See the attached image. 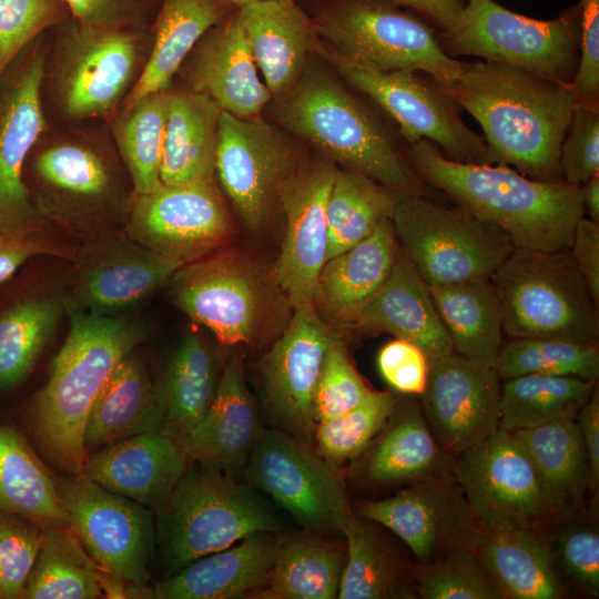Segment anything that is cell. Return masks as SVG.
<instances>
[{
  "mask_svg": "<svg viewBox=\"0 0 599 599\" xmlns=\"http://www.w3.org/2000/svg\"><path fill=\"white\" fill-rule=\"evenodd\" d=\"M439 84L480 124L497 164L535 180H562L560 149L575 106L570 87L486 60L464 61L456 78Z\"/></svg>",
  "mask_w": 599,
  "mask_h": 599,
  "instance_id": "6da1fadb",
  "label": "cell"
},
{
  "mask_svg": "<svg viewBox=\"0 0 599 599\" xmlns=\"http://www.w3.org/2000/svg\"><path fill=\"white\" fill-rule=\"evenodd\" d=\"M403 153L424 185L446 193L458 206L498 226L515 247L569 250L583 216L580 185L535 180L506 164L456 162L428 140L407 144Z\"/></svg>",
  "mask_w": 599,
  "mask_h": 599,
  "instance_id": "7a4b0ae2",
  "label": "cell"
},
{
  "mask_svg": "<svg viewBox=\"0 0 599 599\" xmlns=\"http://www.w3.org/2000/svg\"><path fill=\"white\" fill-rule=\"evenodd\" d=\"M145 336L138 318L71 309L68 336L32 405V425L42 449L67 471L81 473L91 407L119 362Z\"/></svg>",
  "mask_w": 599,
  "mask_h": 599,
  "instance_id": "3957f363",
  "label": "cell"
},
{
  "mask_svg": "<svg viewBox=\"0 0 599 599\" xmlns=\"http://www.w3.org/2000/svg\"><path fill=\"white\" fill-rule=\"evenodd\" d=\"M278 101L276 116L281 124L334 163L402 196L422 195L424 184L408 166L392 130L331 74L306 67Z\"/></svg>",
  "mask_w": 599,
  "mask_h": 599,
  "instance_id": "277c9868",
  "label": "cell"
},
{
  "mask_svg": "<svg viewBox=\"0 0 599 599\" xmlns=\"http://www.w3.org/2000/svg\"><path fill=\"white\" fill-rule=\"evenodd\" d=\"M158 511L156 537L170 575L251 535L278 529L250 486L194 461Z\"/></svg>",
  "mask_w": 599,
  "mask_h": 599,
  "instance_id": "5b68a950",
  "label": "cell"
},
{
  "mask_svg": "<svg viewBox=\"0 0 599 599\" xmlns=\"http://www.w3.org/2000/svg\"><path fill=\"white\" fill-rule=\"evenodd\" d=\"M490 281L499 297L506 338L598 344L599 307L569 250L515 247Z\"/></svg>",
  "mask_w": 599,
  "mask_h": 599,
  "instance_id": "8992f818",
  "label": "cell"
},
{
  "mask_svg": "<svg viewBox=\"0 0 599 599\" xmlns=\"http://www.w3.org/2000/svg\"><path fill=\"white\" fill-rule=\"evenodd\" d=\"M23 176L44 222L83 242L123 230L132 193H125L116 170L93 144L80 139H40Z\"/></svg>",
  "mask_w": 599,
  "mask_h": 599,
  "instance_id": "52a82bcc",
  "label": "cell"
},
{
  "mask_svg": "<svg viewBox=\"0 0 599 599\" xmlns=\"http://www.w3.org/2000/svg\"><path fill=\"white\" fill-rule=\"evenodd\" d=\"M580 4L540 20L514 12L495 0H467L457 26L437 32L444 52L478 57L570 87L580 58Z\"/></svg>",
  "mask_w": 599,
  "mask_h": 599,
  "instance_id": "ba28073f",
  "label": "cell"
},
{
  "mask_svg": "<svg viewBox=\"0 0 599 599\" xmlns=\"http://www.w3.org/2000/svg\"><path fill=\"white\" fill-rule=\"evenodd\" d=\"M312 20L319 40L368 69L420 70L444 82L464 62L444 52L434 26L389 0H326Z\"/></svg>",
  "mask_w": 599,
  "mask_h": 599,
  "instance_id": "9c48e42d",
  "label": "cell"
},
{
  "mask_svg": "<svg viewBox=\"0 0 599 599\" xmlns=\"http://www.w3.org/2000/svg\"><path fill=\"white\" fill-rule=\"evenodd\" d=\"M392 223L400 251L429 287L490 278L515 248L495 224L422 195L402 197Z\"/></svg>",
  "mask_w": 599,
  "mask_h": 599,
  "instance_id": "30bf717a",
  "label": "cell"
},
{
  "mask_svg": "<svg viewBox=\"0 0 599 599\" xmlns=\"http://www.w3.org/2000/svg\"><path fill=\"white\" fill-rule=\"evenodd\" d=\"M313 49L388 115L406 144L428 140L453 161L497 163L483 135L463 121L460 106L432 74L420 70L368 69L349 61L318 38Z\"/></svg>",
  "mask_w": 599,
  "mask_h": 599,
  "instance_id": "8fae6325",
  "label": "cell"
},
{
  "mask_svg": "<svg viewBox=\"0 0 599 599\" xmlns=\"http://www.w3.org/2000/svg\"><path fill=\"white\" fill-rule=\"evenodd\" d=\"M170 284L173 303L224 345L256 341L286 298L273 273L235 251L184 264Z\"/></svg>",
  "mask_w": 599,
  "mask_h": 599,
  "instance_id": "7c38bea8",
  "label": "cell"
},
{
  "mask_svg": "<svg viewBox=\"0 0 599 599\" xmlns=\"http://www.w3.org/2000/svg\"><path fill=\"white\" fill-rule=\"evenodd\" d=\"M146 58L138 28H93L73 19L64 23L51 69L59 112L72 121L114 114Z\"/></svg>",
  "mask_w": 599,
  "mask_h": 599,
  "instance_id": "4fadbf2b",
  "label": "cell"
},
{
  "mask_svg": "<svg viewBox=\"0 0 599 599\" xmlns=\"http://www.w3.org/2000/svg\"><path fill=\"white\" fill-rule=\"evenodd\" d=\"M451 475L480 526L550 528L562 518L512 434L504 429L455 456Z\"/></svg>",
  "mask_w": 599,
  "mask_h": 599,
  "instance_id": "5bb4252c",
  "label": "cell"
},
{
  "mask_svg": "<svg viewBox=\"0 0 599 599\" xmlns=\"http://www.w3.org/2000/svg\"><path fill=\"white\" fill-rule=\"evenodd\" d=\"M245 476L308 531L341 532L353 512L338 469L278 428L261 432L245 463Z\"/></svg>",
  "mask_w": 599,
  "mask_h": 599,
  "instance_id": "9a60e30c",
  "label": "cell"
},
{
  "mask_svg": "<svg viewBox=\"0 0 599 599\" xmlns=\"http://www.w3.org/2000/svg\"><path fill=\"white\" fill-rule=\"evenodd\" d=\"M68 524L91 559L110 576L145 587L154 549L151 509L81 473L55 479Z\"/></svg>",
  "mask_w": 599,
  "mask_h": 599,
  "instance_id": "2e32d148",
  "label": "cell"
},
{
  "mask_svg": "<svg viewBox=\"0 0 599 599\" xmlns=\"http://www.w3.org/2000/svg\"><path fill=\"white\" fill-rule=\"evenodd\" d=\"M38 38L0 79V233L31 234L44 220L26 184V163L45 130L47 52Z\"/></svg>",
  "mask_w": 599,
  "mask_h": 599,
  "instance_id": "e0dca14e",
  "label": "cell"
},
{
  "mask_svg": "<svg viewBox=\"0 0 599 599\" xmlns=\"http://www.w3.org/2000/svg\"><path fill=\"white\" fill-rule=\"evenodd\" d=\"M123 231L163 256L187 264L224 246L234 223L215 182L132 193Z\"/></svg>",
  "mask_w": 599,
  "mask_h": 599,
  "instance_id": "ac0fdd59",
  "label": "cell"
},
{
  "mask_svg": "<svg viewBox=\"0 0 599 599\" xmlns=\"http://www.w3.org/2000/svg\"><path fill=\"white\" fill-rule=\"evenodd\" d=\"M300 166L292 143L261 116L243 119L222 111L215 175L250 229L263 226L280 207L281 195Z\"/></svg>",
  "mask_w": 599,
  "mask_h": 599,
  "instance_id": "d6986e66",
  "label": "cell"
},
{
  "mask_svg": "<svg viewBox=\"0 0 599 599\" xmlns=\"http://www.w3.org/2000/svg\"><path fill=\"white\" fill-rule=\"evenodd\" d=\"M71 309L115 315L170 283L183 263L143 246L123 230L83 242L73 256Z\"/></svg>",
  "mask_w": 599,
  "mask_h": 599,
  "instance_id": "ffe728a7",
  "label": "cell"
},
{
  "mask_svg": "<svg viewBox=\"0 0 599 599\" xmlns=\"http://www.w3.org/2000/svg\"><path fill=\"white\" fill-rule=\"evenodd\" d=\"M338 337L314 304L295 307L260 362L263 402L275 428L312 447L314 393L326 354Z\"/></svg>",
  "mask_w": 599,
  "mask_h": 599,
  "instance_id": "44dd1931",
  "label": "cell"
},
{
  "mask_svg": "<svg viewBox=\"0 0 599 599\" xmlns=\"http://www.w3.org/2000/svg\"><path fill=\"white\" fill-rule=\"evenodd\" d=\"M337 171L329 159L300 166L281 195L286 225L273 274L293 308L314 304L328 258L327 202Z\"/></svg>",
  "mask_w": 599,
  "mask_h": 599,
  "instance_id": "7402d4cb",
  "label": "cell"
},
{
  "mask_svg": "<svg viewBox=\"0 0 599 599\" xmlns=\"http://www.w3.org/2000/svg\"><path fill=\"white\" fill-rule=\"evenodd\" d=\"M501 380L455 353L429 359L418 396L426 423L440 447L454 457L499 429Z\"/></svg>",
  "mask_w": 599,
  "mask_h": 599,
  "instance_id": "603a6c76",
  "label": "cell"
},
{
  "mask_svg": "<svg viewBox=\"0 0 599 599\" xmlns=\"http://www.w3.org/2000/svg\"><path fill=\"white\" fill-rule=\"evenodd\" d=\"M354 511L394 532L426 564L460 542L474 521L453 475L419 481L379 500L361 502Z\"/></svg>",
  "mask_w": 599,
  "mask_h": 599,
  "instance_id": "cb8c5ba5",
  "label": "cell"
},
{
  "mask_svg": "<svg viewBox=\"0 0 599 599\" xmlns=\"http://www.w3.org/2000/svg\"><path fill=\"white\" fill-rule=\"evenodd\" d=\"M454 456L433 436L418 396H397L385 425L354 460L352 473L372 487L409 486L451 475Z\"/></svg>",
  "mask_w": 599,
  "mask_h": 599,
  "instance_id": "d4e9b609",
  "label": "cell"
},
{
  "mask_svg": "<svg viewBox=\"0 0 599 599\" xmlns=\"http://www.w3.org/2000/svg\"><path fill=\"white\" fill-rule=\"evenodd\" d=\"M190 463L180 441L156 430L121 439L89 454L81 474L114 494L158 510Z\"/></svg>",
  "mask_w": 599,
  "mask_h": 599,
  "instance_id": "484cf974",
  "label": "cell"
},
{
  "mask_svg": "<svg viewBox=\"0 0 599 599\" xmlns=\"http://www.w3.org/2000/svg\"><path fill=\"white\" fill-rule=\"evenodd\" d=\"M192 51L186 77L191 91L207 95L222 111L237 118L260 116L272 93L260 78L236 9L212 27Z\"/></svg>",
  "mask_w": 599,
  "mask_h": 599,
  "instance_id": "4316f807",
  "label": "cell"
},
{
  "mask_svg": "<svg viewBox=\"0 0 599 599\" xmlns=\"http://www.w3.org/2000/svg\"><path fill=\"white\" fill-rule=\"evenodd\" d=\"M550 528H488L475 520L461 536L502 599H560Z\"/></svg>",
  "mask_w": 599,
  "mask_h": 599,
  "instance_id": "83f0119b",
  "label": "cell"
},
{
  "mask_svg": "<svg viewBox=\"0 0 599 599\" xmlns=\"http://www.w3.org/2000/svg\"><path fill=\"white\" fill-rule=\"evenodd\" d=\"M262 430L246 385L243 357L235 354L223 366L209 412L181 445L191 461L235 476L245 466Z\"/></svg>",
  "mask_w": 599,
  "mask_h": 599,
  "instance_id": "f1b7e54d",
  "label": "cell"
},
{
  "mask_svg": "<svg viewBox=\"0 0 599 599\" xmlns=\"http://www.w3.org/2000/svg\"><path fill=\"white\" fill-rule=\"evenodd\" d=\"M347 326L384 332L420 347L427 357L454 353L449 334L435 307L429 286L399 253L387 281Z\"/></svg>",
  "mask_w": 599,
  "mask_h": 599,
  "instance_id": "f546056e",
  "label": "cell"
},
{
  "mask_svg": "<svg viewBox=\"0 0 599 599\" xmlns=\"http://www.w3.org/2000/svg\"><path fill=\"white\" fill-rule=\"evenodd\" d=\"M236 10L264 83L278 100L307 67L317 39L314 22L295 0H258Z\"/></svg>",
  "mask_w": 599,
  "mask_h": 599,
  "instance_id": "4dcf8cb0",
  "label": "cell"
},
{
  "mask_svg": "<svg viewBox=\"0 0 599 599\" xmlns=\"http://www.w3.org/2000/svg\"><path fill=\"white\" fill-rule=\"evenodd\" d=\"M280 537L251 535L233 546L201 557L153 589L158 599H232L253 595L265 582Z\"/></svg>",
  "mask_w": 599,
  "mask_h": 599,
  "instance_id": "1f68e13d",
  "label": "cell"
},
{
  "mask_svg": "<svg viewBox=\"0 0 599 599\" xmlns=\"http://www.w3.org/2000/svg\"><path fill=\"white\" fill-rule=\"evenodd\" d=\"M399 253L392 219L348 250L328 258L317 280L314 306L347 326L387 281Z\"/></svg>",
  "mask_w": 599,
  "mask_h": 599,
  "instance_id": "d6a6232c",
  "label": "cell"
},
{
  "mask_svg": "<svg viewBox=\"0 0 599 599\" xmlns=\"http://www.w3.org/2000/svg\"><path fill=\"white\" fill-rule=\"evenodd\" d=\"M162 428L158 385L132 351L115 366L91 407L83 436L85 451L89 455L121 439Z\"/></svg>",
  "mask_w": 599,
  "mask_h": 599,
  "instance_id": "836d02e7",
  "label": "cell"
},
{
  "mask_svg": "<svg viewBox=\"0 0 599 599\" xmlns=\"http://www.w3.org/2000/svg\"><path fill=\"white\" fill-rule=\"evenodd\" d=\"M221 114V108L205 94L191 90L169 92L161 183L215 182Z\"/></svg>",
  "mask_w": 599,
  "mask_h": 599,
  "instance_id": "e575fe53",
  "label": "cell"
},
{
  "mask_svg": "<svg viewBox=\"0 0 599 599\" xmlns=\"http://www.w3.org/2000/svg\"><path fill=\"white\" fill-rule=\"evenodd\" d=\"M233 10L224 0H162L146 61L124 104L167 90L201 38Z\"/></svg>",
  "mask_w": 599,
  "mask_h": 599,
  "instance_id": "d590c367",
  "label": "cell"
},
{
  "mask_svg": "<svg viewBox=\"0 0 599 599\" xmlns=\"http://www.w3.org/2000/svg\"><path fill=\"white\" fill-rule=\"evenodd\" d=\"M223 366L204 337L184 334L156 384L163 409V428L182 441L209 412Z\"/></svg>",
  "mask_w": 599,
  "mask_h": 599,
  "instance_id": "8d00e7d4",
  "label": "cell"
},
{
  "mask_svg": "<svg viewBox=\"0 0 599 599\" xmlns=\"http://www.w3.org/2000/svg\"><path fill=\"white\" fill-rule=\"evenodd\" d=\"M561 517L578 514L589 470L576 417L511 433Z\"/></svg>",
  "mask_w": 599,
  "mask_h": 599,
  "instance_id": "74e56055",
  "label": "cell"
},
{
  "mask_svg": "<svg viewBox=\"0 0 599 599\" xmlns=\"http://www.w3.org/2000/svg\"><path fill=\"white\" fill-rule=\"evenodd\" d=\"M454 353L493 368L505 339L498 294L490 278L429 287Z\"/></svg>",
  "mask_w": 599,
  "mask_h": 599,
  "instance_id": "f35d334b",
  "label": "cell"
},
{
  "mask_svg": "<svg viewBox=\"0 0 599 599\" xmlns=\"http://www.w3.org/2000/svg\"><path fill=\"white\" fill-rule=\"evenodd\" d=\"M341 534L346 541V560L338 599L417 598L415 568L404 564L376 529L375 522L353 509Z\"/></svg>",
  "mask_w": 599,
  "mask_h": 599,
  "instance_id": "ab89813d",
  "label": "cell"
},
{
  "mask_svg": "<svg viewBox=\"0 0 599 599\" xmlns=\"http://www.w3.org/2000/svg\"><path fill=\"white\" fill-rule=\"evenodd\" d=\"M346 548L314 535L280 537L264 585L253 595L265 599L337 598Z\"/></svg>",
  "mask_w": 599,
  "mask_h": 599,
  "instance_id": "60d3db41",
  "label": "cell"
},
{
  "mask_svg": "<svg viewBox=\"0 0 599 599\" xmlns=\"http://www.w3.org/2000/svg\"><path fill=\"white\" fill-rule=\"evenodd\" d=\"M0 510L41 526H69L55 479L27 441L0 425Z\"/></svg>",
  "mask_w": 599,
  "mask_h": 599,
  "instance_id": "b9f144b4",
  "label": "cell"
},
{
  "mask_svg": "<svg viewBox=\"0 0 599 599\" xmlns=\"http://www.w3.org/2000/svg\"><path fill=\"white\" fill-rule=\"evenodd\" d=\"M597 384L577 377L537 374L501 380L499 428L514 433L577 417Z\"/></svg>",
  "mask_w": 599,
  "mask_h": 599,
  "instance_id": "7bdbcfd3",
  "label": "cell"
},
{
  "mask_svg": "<svg viewBox=\"0 0 599 599\" xmlns=\"http://www.w3.org/2000/svg\"><path fill=\"white\" fill-rule=\"evenodd\" d=\"M67 298L35 294L21 298L0 313V388L22 382L53 336Z\"/></svg>",
  "mask_w": 599,
  "mask_h": 599,
  "instance_id": "ee69618b",
  "label": "cell"
},
{
  "mask_svg": "<svg viewBox=\"0 0 599 599\" xmlns=\"http://www.w3.org/2000/svg\"><path fill=\"white\" fill-rule=\"evenodd\" d=\"M102 569L84 551L70 526L43 528V541L23 596L29 599H95Z\"/></svg>",
  "mask_w": 599,
  "mask_h": 599,
  "instance_id": "f6af8a7d",
  "label": "cell"
},
{
  "mask_svg": "<svg viewBox=\"0 0 599 599\" xmlns=\"http://www.w3.org/2000/svg\"><path fill=\"white\" fill-rule=\"evenodd\" d=\"M402 197L361 173L338 169L327 202L328 258L363 241L392 219Z\"/></svg>",
  "mask_w": 599,
  "mask_h": 599,
  "instance_id": "bcb514c9",
  "label": "cell"
},
{
  "mask_svg": "<svg viewBox=\"0 0 599 599\" xmlns=\"http://www.w3.org/2000/svg\"><path fill=\"white\" fill-rule=\"evenodd\" d=\"M169 91L148 94L124 104L112 123V134L126 170L132 193H145L160 183Z\"/></svg>",
  "mask_w": 599,
  "mask_h": 599,
  "instance_id": "7dc6e473",
  "label": "cell"
},
{
  "mask_svg": "<svg viewBox=\"0 0 599 599\" xmlns=\"http://www.w3.org/2000/svg\"><path fill=\"white\" fill-rule=\"evenodd\" d=\"M493 369L500 380L537 374L598 382L599 347L561 338H506Z\"/></svg>",
  "mask_w": 599,
  "mask_h": 599,
  "instance_id": "c3c4849f",
  "label": "cell"
},
{
  "mask_svg": "<svg viewBox=\"0 0 599 599\" xmlns=\"http://www.w3.org/2000/svg\"><path fill=\"white\" fill-rule=\"evenodd\" d=\"M396 398L393 392L370 390L354 408L316 424L314 450L336 469L354 461L383 428Z\"/></svg>",
  "mask_w": 599,
  "mask_h": 599,
  "instance_id": "681fc988",
  "label": "cell"
},
{
  "mask_svg": "<svg viewBox=\"0 0 599 599\" xmlns=\"http://www.w3.org/2000/svg\"><path fill=\"white\" fill-rule=\"evenodd\" d=\"M414 588L423 599H502L474 552L461 541L417 564Z\"/></svg>",
  "mask_w": 599,
  "mask_h": 599,
  "instance_id": "f907efd6",
  "label": "cell"
},
{
  "mask_svg": "<svg viewBox=\"0 0 599 599\" xmlns=\"http://www.w3.org/2000/svg\"><path fill=\"white\" fill-rule=\"evenodd\" d=\"M557 521L558 529L551 537L555 567L585 596L599 595V532L595 524L576 517Z\"/></svg>",
  "mask_w": 599,
  "mask_h": 599,
  "instance_id": "816d5d0a",
  "label": "cell"
},
{
  "mask_svg": "<svg viewBox=\"0 0 599 599\" xmlns=\"http://www.w3.org/2000/svg\"><path fill=\"white\" fill-rule=\"evenodd\" d=\"M67 10L62 0H0V79L26 48L64 21Z\"/></svg>",
  "mask_w": 599,
  "mask_h": 599,
  "instance_id": "f5cc1de1",
  "label": "cell"
},
{
  "mask_svg": "<svg viewBox=\"0 0 599 599\" xmlns=\"http://www.w3.org/2000/svg\"><path fill=\"white\" fill-rule=\"evenodd\" d=\"M370 390L352 363L339 336L326 354L315 388L313 398L315 424L354 408Z\"/></svg>",
  "mask_w": 599,
  "mask_h": 599,
  "instance_id": "db71d44e",
  "label": "cell"
},
{
  "mask_svg": "<svg viewBox=\"0 0 599 599\" xmlns=\"http://www.w3.org/2000/svg\"><path fill=\"white\" fill-rule=\"evenodd\" d=\"M43 541V528L31 520L0 515V593L23 596Z\"/></svg>",
  "mask_w": 599,
  "mask_h": 599,
  "instance_id": "11a10c76",
  "label": "cell"
},
{
  "mask_svg": "<svg viewBox=\"0 0 599 599\" xmlns=\"http://www.w3.org/2000/svg\"><path fill=\"white\" fill-rule=\"evenodd\" d=\"M559 164L562 180L572 185L599 174V106L575 104Z\"/></svg>",
  "mask_w": 599,
  "mask_h": 599,
  "instance_id": "9f6ffc18",
  "label": "cell"
},
{
  "mask_svg": "<svg viewBox=\"0 0 599 599\" xmlns=\"http://www.w3.org/2000/svg\"><path fill=\"white\" fill-rule=\"evenodd\" d=\"M376 363L380 376L396 393L414 396L423 393L429 358L417 345L395 337L382 346Z\"/></svg>",
  "mask_w": 599,
  "mask_h": 599,
  "instance_id": "6f0895ef",
  "label": "cell"
},
{
  "mask_svg": "<svg viewBox=\"0 0 599 599\" xmlns=\"http://www.w3.org/2000/svg\"><path fill=\"white\" fill-rule=\"evenodd\" d=\"M580 58L571 85L575 104L599 106V0H580Z\"/></svg>",
  "mask_w": 599,
  "mask_h": 599,
  "instance_id": "680465c9",
  "label": "cell"
},
{
  "mask_svg": "<svg viewBox=\"0 0 599 599\" xmlns=\"http://www.w3.org/2000/svg\"><path fill=\"white\" fill-rule=\"evenodd\" d=\"M77 22L104 29L138 28L146 0H62Z\"/></svg>",
  "mask_w": 599,
  "mask_h": 599,
  "instance_id": "91938a15",
  "label": "cell"
},
{
  "mask_svg": "<svg viewBox=\"0 0 599 599\" xmlns=\"http://www.w3.org/2000/svg\"><path fill=\"white\" fill-rule=\"evenodd\" d=\"M569 252L599 307V223L582 216L575 227Z\"/></svg>",
  "mask_w": 599,
  "mask_h": 599,
  "instance_id": "94428289",
  "label": "cell"
},
{
  "mask_svg": "<svg viewBox=\"0 0 599 599\" xmlns=\"http://www.w3.org/2000/svg\"><path fill=\"white\" fill-rule=\"evenodd\" d=\"M58 246L43 237L40 231L31 234L0 233V284L34 256L61 255Z\"/></svg>",
  "mask_w": 599,
  "mask_h": 599,
  "instance_id": "6125c7cd",
  "label": "cell"
},
{
  "mask_svg": "<svg viewBox=\"0 0 599 599\" xmlns=\"http://www.w3.org/2000/svg\"><path fill=\"white\" fill-rule=\"evenodd\" d=\"M585 447L589 480L588 491L597 498L599 491V387L593 388L576 417Z\"/></svg>",
  "mask_w": 599,
  "mask_h": 599,
  "instance_id": "be15d7a7",
  "label": "cell"
},
{
  "mask_svg": "<svg viewBox=\"0 0 599 599\" xmlns=\"http://www.w3.org/2000/svg\"><path fill=\"white\" fill-rule=\"evenodd\" d=\"M407 8L437 30L448 32L458 23L467 0H389Z\"/></svg>",
  "mask_w": 599,
  "mask_h": 599,
  "instance_id": "e7e4bbea",
  "label": "cell"
},
{
  "mask_svg": "<svg viewBox=\"0 0 599 599\" xmlns=\"http://www.w3.org/2000/svg\"><path fill=\"white\" fill-rule=\"evenodd\" d=\"M583 216L599 223V174L580 185Z\"/></svg>",
  "mask_w": 599,
  "mask_h": 599,
  "instance_id": "03108f58",
  "label": "cell"
},
{
  "mask_svg": "<svg viewBox=\"0 0 599 599\" xmlns=\"http://www.w3.org/2000/svg\"><path fill=\"white\" fill-rule=\"evenodd\" d=\"M226 3L232 6L233 8L237 9L246 3L258 1V0H224ZM283 1H292V0H283Z\"/></svg>",
  "mask_w": 599,
  "mask_h": 599,
  "instance_id": "003e7915",
  "label": "cell"
}]
</instances>
